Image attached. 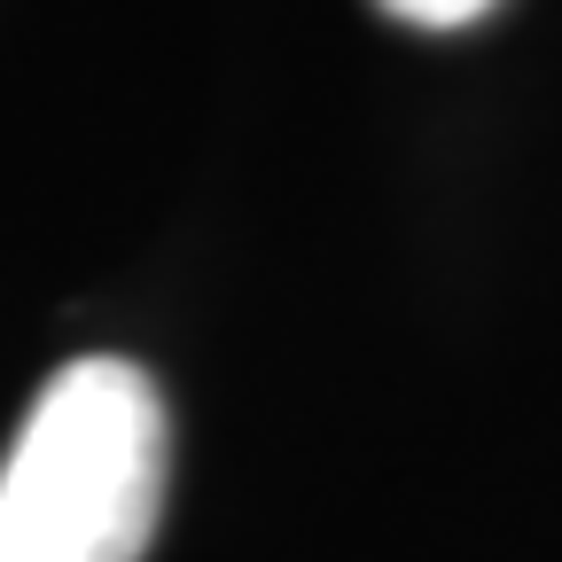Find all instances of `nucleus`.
Instances as JSON below:
<instances>
[{
	"label": "nucleus",
	"mask_w": 562,
	"mask_h": 562,
	"mask_svg": "<svg viewBox=\"0 0 562 562\" xmlns=\"http://www.w3.org/2000/svg\"><path fill=\"white\" fill-rule=\"evenodd\" d=\"M172 422L133 360L87 351L0 461V562H140L165 516Z\"/></svg>",
	"instance_id": "f257e3e1"
},
{
	"label": "nucleus",
	"mask_w": 562,
	"mask_h": 562,
	"mask_svg": "<svg viewBox=\"0 0 562 562\" xmlns=\"http://www.w3.org/2000/svg\"><path fill=\"white\" fill-rule=\"evenodd\" d=\"M375 9L398 16V24H414V32H461V24L492 16L501 0H375Z\"/></svg>",
	"instance_id": "f03ea898"
}]
</instances>
